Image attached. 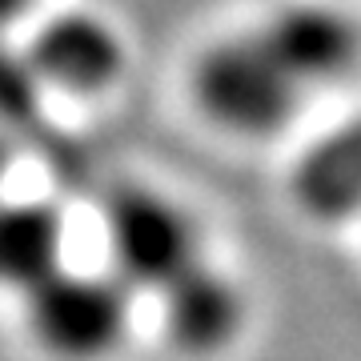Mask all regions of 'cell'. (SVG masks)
I'll return each mask as SVG.
<instances>
[{
  "mask_svg": "<svg viewBox=\"0 0 361 361\" xmlns=\"http://www.w3.org/2000/svg\"><path fill=\"white\" fill-rule=\"evenodd\" d=\"M189 92L213 129L245 141L289 129L310 97L281 68L257 28L205 44L189 73Z\"/></svg>",
  "mask_w": 361,
  "mask_h": 361,
  "instance_id": "1",
  "label": "cell"
},
{
  "mask_svg": "<svg viewBox=\"0 0 361 361\" xmlns=\"http://www.w3.org/2000/svg\"><path fill=\"white\" fill-rule=\"evenodd\" d=\"M28 341L49 361H109L133 329V289L116 273L61 265L25 293Z\"/></svg>",
  "mask_w": 361,
  "mask_h": 361,
  "instance_id": "2",
  "label": "cell"
},
{
  "mask_svg": "<svg viewBox=\"0 0 361 361\" xmlns=\"http://www.w3.org/2000/svg\"><path fill=\"white\" fill-rule=\"evenodd\" d=\"M104 249L109 273L149 293H161L173 277L197 265L201 253V225L177 197L153 185H125L104 205Z\"/></svg>",
  "mask_w": 361,
  "mask_h": 361,
  "instance_id": "3",
  "label": "cell"
},
{
  "mask_svg": "<svg viewBox=\"0 0 361 361\" xmlns=\"http://www.w3.org/2000/svg\"><path fill=\"white\" fill-rule=\"evenodd\" d=\"M28 65L52 92L97 101L121 85L129 68V44L109 16L89 8H65L32 32Z\"/></svg>",
  "mask_w": 361,
  "mask_h": 361,
  "instance_id": "4",
  "label": "cell"
},
{
  "mask_svg": "<svg viewBox=\"0 0 361 361\" xmlns=\"http://www.w3.org/2000/svg\"><path fill=\"white\" fill-rule=\"evenodd\" d=\"M261 40L273 49L281 68L305 92L329 89L345 80L361 61V28L357 20L325 0H293L257 25Z\"/></svg>",
  "mask_w": 361,
  "mask_h": 361,
  "instance_id": "5",
  "label": "cell"
},
{
  "mask_svg": "<svg viewBox=\"0 0 361 361\" xmlns=\"http://www.w3.org/2000/svg\"><path fill=\"white\" fill-rule=\"evenodd\" d=\"M161 334L169 349L189 361H209L233 349L245 334L249 301L241 285L205 257L161 289Z\"/></svg>",
  "mask_w": 361,
  "mask_h": 361,
  "instance_id": "6",
  "label": "cell"
},
{
  "mask_svg": "<svg viewBox=\"0 0 361 361\" xmlns=\"http://www.w3.org/2000/svg\"><path fill=\"white\" fill-rule=\"evenodd\" d=\"M289 197L297 213L317 225L361 221V113L345 116L297 153L289 169Z\"/></svg>",
  "mask_w": 361,
  "mask_h": 361,
  "instance_id": "7",
  "label": "cell"
},
{
  "mask_svg": "<svg viewBox=\"0 0 361 361\" xmlns=\"http://www.w3.org/2000/svg\"><path fill=\"white\" fill-rule=\"evenodd\" d=\"M68 225L52 201L0 197V289L25 297L65 265Z\"/></svg>",
  "mask_w": 361,
  "mask_h": 361,
  "instance_id": "8",
  "label": "cell"
}]
</instances>
